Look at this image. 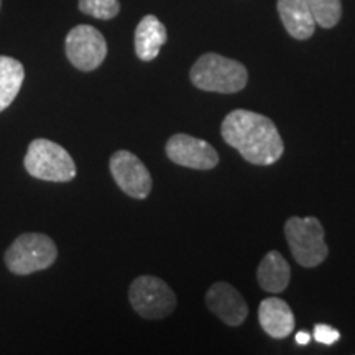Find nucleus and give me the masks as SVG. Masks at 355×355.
<instances>
[{"mask_svg":"<svg viewBox=\"0 0 355 355\" xmlns=\"http://www.w3.org/2000/svg\"><path fill=\"white\" fill-rule=\"evenodd\" d=\"M222 139L252 165L268 166L282 158L283 140L275 123L265 115L237 109L220 125Z\"/></svg>","mask_w":355,"mask_h":355,"instance_id":"f257e3e1","label":"nucleus"},{"mask_svg":"<svg viewBox=\"0 0 355 355\" xmlns=\"http://www.w3.org/2000/svg\"><path fill=\"white\" fill-rule=\"evenodd\" d=\"M191 83L198 89L219 94H234L247 86V68L239 61L206 53L193 64L189 73Z\"/></svg>","mask_w":355,"mask_h":355,"instance_id":"f03ea898","label":"nucleus"},{"mask_svg":"<svg viewBox=\"0 0 355 355\" xmlns=\"http://www.w3.org/2000/svg\"><path fill=\"white\" fill-rule=\"evenodd\" d=\"M64 51L74 68L89 73L104 63L107 56V42L94 26L78 25L66 35Z\"/></svg>","mask_w":355,"mask_h":355,"instance_id":"0eeeda50","label":"nucleus"},{"mask_svg":"<svg viewBox=\"0 0 355 355\" xmlns=\"http://www.w3.org/2000/svg\"><path fill=\"white\" fill-rule=\"evenodd\" d=\"M206 304L227 326H241L248 316V306L242 295L229 283H214L206 293Z\"/></svg>","mask_w":355,"mask_h":355,"instance_id":"9d476101","label":"nucleus"},{"mask_svg":"<svg viewBox=\"0 0 355 355\" xmlns=\"http://www.w3.org/2000/svg\"><path fill=\"white\" fill-rule=\"evenodd\" d=\"M288 245L295 260L304 268H314L327 259L322 224L316 217H290L285 224Z\"/></svg>","mask_w":355,"mask_h":355,"instance_id":"39448f33","label":"nucleus"},{"mask_svg":"<svg viewBox=\"0 0 355 355\" xmlns=\"http://www.w3.org/2000/svg\"><path fill=\"white\" fill-rule=\"evenodd\" d=\"M166 155L176 165L193 170H212L219 163L214 146L188 133L173 135L166 141Z\"/></svg>","mask_w":355,"mask_h":355,"instance_id":"1a4fd4ad","label":"nucleus"},{"mask_svg":"<svg viewBox=\"0 0 355 355\" xmlns=\"http://www.w3.org/2000/svg\"><path fill=\"white\" fill-rule=\"evenodd\" d=\"M313 337L319 344L332 345L340 339V332L334 329L332 326H327V324H316V326H314Z\"/></svg>","mask_w":355,"mask_h":355,"instance_id":"a211bd4d","label":"nucleus"},{"mask_svg":"<svg viewBox=\"0 0 355 355\" xmlns=\"http://www.w3.org/2000/svg\"><path fill=\"white\" fill-rule=\"evenodd\" d=\"M58 248L51 237L38 232L21 234L6 250L3 260L8 272L19 277L50 268L56 261Z\"/></svg>","mask_w":355,"mask_h":355,"instance_id":"20e7f679","label":"nucleus"},{"mask_svg":"<svg viewBox=\"0 0 355 355\" xmlns=\"http://www.w3.org/2000/svg\"><path fill=\"white\" fill-rule=\"evenodd\" d=\"M110 173L127 196L133 199L148 198L152 191V176L141 159L128 150H119L110 157Z\"/></svg>","mask_w":355,"mask_h":355,"instance_id":"6e6552de","label":"nucleus"},{"mask_svg":"<svg viewBox=\"0 0 355 355\" xmlns=\"http://www.w3.org/2000/svg\"><path fill=\"white\" fill-rule=\"evenodd\" d=\"M25 81V68L19 60L0 55V112L10 107Z\"/></svg>","mask_w":355,"mask_h":355,"instance_id":"2eb2a0df","label":"nucleus"},{"mask_svg":"<svg viewBox=\"0 0 355 355\" xmlns=\"http://www.w3.org/2000/svg\"><path fill=\"white\" fill-rule=\"evenodd\" d=\"M311 334H308V332L304 331H300L298 334H296V344L298 345H308L311 343Z\"/></svg>","mask_w":355,"mask_h":355,"instance_id":"6ab92c4d","label":"nucleus"},{"mask_svg":"<svg viewBox=\"0 0 355 355\" xmlns=\"http://www.w3.org/2000/svg\"><path fill=\"white\" fill-rule=\"evenodd\" d=\"M257 278H259L260 286L265 291L278 295L288 286L291 278L290 263L285 260L279 252H268L260 261L259 270H257Z\"/></svg>","mask_w":355,"mask_h":355,"instance_id":"4468645a","label":"nucleus"},{"mask_svg":"<svg viewBox=\"0 0 355 355\" xmlns=\"http://www.w3.org/2000/svg\"><path fill=\"white\" fill-rule=\"evenodd\" d=\"M79 10L97 20H112L121 12L119 0H79Z\"/></svg>","mask_w":355,"mask_h":355,"instance_id":"f3484780","label":"nucleus"},{"mask_svg":"<svg viewBox=\"0 0 355 355\" xmlns=\"http://www.w3.org/2000/svg\"><path fill=\"white\" fill-rule=\"evenodd\" d=\"M313 13L316 25L322 28H332L339 24L343 17V3L340 0H306Z\"/></svg>","mask_w":355,"mask_h":355,"instance_id":"dca6fc26","label":"nucleus"},{"mask_svg":"<svg viewBox=\"0 0 355 355\" xmlns=\"http://www.w3.org/2000/svg\"><path fill=\"white\" fill-rule=\"evenodd\" d=\"M259 321L261 329L273 339H285L295 329V314L282 298H266L260 303Z\"/></svg>","mask_w":355,"mask_h":355,"instance_id":"9b49d317","label":"nucleus"},{"mask_svg":"<svg viewBox=\"0 0 355 355\" xmlns=\"http://www.w3.org/2000/svg\"><path fill=\"white\" fill-rule=\"evenodd\" d=\"M25 170L30 176L51 183H68L76 178V163L69 152L48 139L30 141L24 159Z\"/></svg>","mask_w":355,"mask_h":355,"instance_id":"7ed1b4c3","label":"nucleus"},{"mask_svg":"<svg viewBox=\"0 0 355 355\" xmlns=\"http://www.w3.org/2000/svg\"><path fill=\"white\" fill-rule=\"evenodd\" d=\"M168 33L162 20L155 15H145L135 30V53L141 61H153L166 43Z\"/></svg>","mask_w":355,"mask_h":355,"instance_id":"ddd939ff","label":"nucleus"},{"mask_svg":"<svg viewBox=\"0 0 355 355\" xmlns=\"http://www.w3.org/2000/svg\"><path fill=\"white\" fill-rule=\"evenodd\" d=\"M0 8H2V0H0Z\"/></svg>","mask_w":355,"mask_h":355,"instance_id":"aec40b11","label":"nucleus"},{"mask_svg":"<svg viewBox=\"0 0 355 355\" xmlns=\"http://www.w3.org/2000/svg\"><path fill=\"white\" fill-rule=\"evenodd\" d=\"M279 19L295 40H308L316 30V20L306 0H278Z\"/></svg>","mask_w":355,"mask_h":355,"instance_id":"f8f14e48","label":"nucleus"},{"mask_svg":"<svg viewBox=\"0 0 355 355\" xmlns=\"http://www.w3.org/2000/svg\"><path fill=\"white\" fill-rule=\"evenodd\" d=\"M128 300L135 313L145 319L166 318L176 306V296L171 288L163 279L150 275L133 279Z\"/></svg>","mask_w":355,"mask_h":355,"instance_id":"423d86ee","label":"nucleus"}]
</instances>
